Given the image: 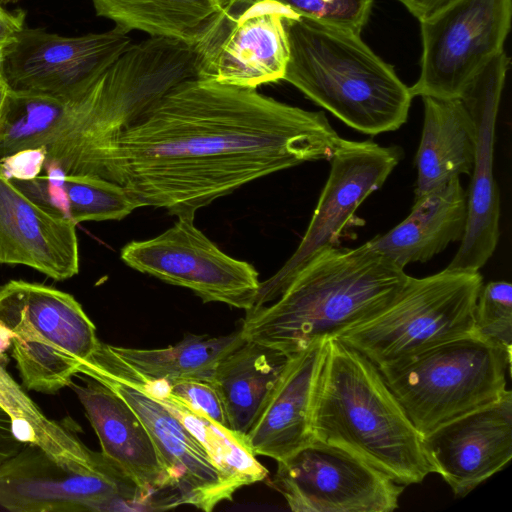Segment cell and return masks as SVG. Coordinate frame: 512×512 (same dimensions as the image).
I'll return each instance as SVG.
<instances>
[{
	"mask_svg": "<svg viewBox=\"0 0 512 512\" xmlns=\"http://www.w3.org/2000/svg\"><path fill=\"white\" fill-rule=\"evenodd\" d=\"M15 333L2 321H0V365L4 366L8 362L6 352L12 348V339Z\"/></svg>",
	"mask_w": 512,
	"mask_h": 512,
	"instance_id": "38",
	"label": "cell"
},
{
	"mask_svg": "<svg viewBox=\"0 0 512 512\" xmlns=\"http://www.w3.org/2000/svg\"><path fill=\"white\" fill-rule=\"evenodd\" d=\"M98 16L129 32L197 44L214 25L224 0H91Z\"/></svg>",
	"mask_w": 512,
	"mask_h": 512,
	"instance_id": "25",
	"label": "cell"
},
{
	"mask_svg": "<svg viewBox=\"0 0 512 512\" xmlns=\"http://www.w3.org/2000/svg\"><path fill=\"white\" fill-rule=\"evenodd\" d=\"M24 23V11L8 12L5 9L0 11V49L13 40L16 34L25 27Z\"/></svg>",
	"mask_w": 512,
	"mask_h": 512,
	"instance_id": "35",
	"label": "cell"
},
{
	"mask_svg": "<svg viewBox=\"0 0 512 512\" xmlns=\"http://www.w3.org/2000/svg\"><path fill=\"white\" fill-rule=\"evenodd\" d=\"M431 473L464 497L512 458V392L422 437Z\"/></svg>",
	"mask_w": 512,
	"mask_h": 512,
	"instance_id": "18",
	"label": "cell"
},
{
	"mask_svg": "<svg viewBox=\"0 0 512 512\" xmlns=\"http://www.w3.org/2000/svg\"><path fill=\"white\" fill-rule=\"evenodd\" d=\"M272 486L295 512H391L404 486L317 440L277 462Z\"/></svg>",
	"mask_w": 512,
	"mask_h": 512,
	"instance_id": "16",
	"label": "cell"
},
{
	"mask_svg": "<svg viewBox=\"0 0 512 512\" xmlns=\"http://www.w3.org/2000/svg\"><path fill=\"white\" fill-rule=\"evenodd\" d=\"M24 445L14 437L11 420L0 407V464L17 453Z\"/></svg>",
	"mask_w": 512,
	"mask_h": 512,
	"instance_id": "36",
	"label": "cell"
},
{
	"mask_svg": "<svg viewBox=\"0 0 512 512\" xmlns=\"http://www.w3.org/2000/svg\"><path fill=\"white\" fill-rule=\"evenodd\" d=\"M131 371L141 386L169 409L197 438L225 480L236 491L267 477L268 470L257 460L245 436L217 423L202 411L174 396L163 380H148L132 369Z\"/></svg>",
	"mask_w": 512,
	"mask_h": 512,
	"instance_id": "27",
	"label": "cell"
},
{
	"mask_svg": "<svg viewBox=\"0 0 512 512\" xmlns=\"http://www.w3.org/2000/svg\"><path fill=\"white\" fill-rule=\"evenodd\" d=\"M164 382L174 396L202 411L217 423L228 427L224 403L213 383L196 379Z\"/></svg>",
	"mask_w": 512,
	"mask_h": 512,
	"instance_id": "33",
	"label": "cell"
},
{
	"mask_svg": "<svg viewBox=\"0 0 512 512\" xmlns=\"http://www.w3.org/2000/svg\"><path fill=\"white\" fill-rule=\"evenodd\" d=\"M79 373L116 393L137 414L172 478L180 505L210 512L230 501L236 490L225 480L205 448L183 423L141 386L131 369L100 342Z\"/></svg>",
	"mask_w": 512,
	"mask_h": 512,
	"instance_id": "10",
	"label": "cell"
},
{
	"mask_svg": "<svg viewBox=\"0 0 512 512\" xmlns=\"http://www.w3.org/2000/svg\"><path fill=\"white\" fill-rule=\"evenodd\" d=\"M71 382L94 429L102 454L137 487L146 510L181 506L174 482L146 427L111 389L86 376Z\"/></svg>",
	"mask_w": 512,
	"mask_h": 512,
	"instance_id": "19",
	"label": "cell"
},
{
	"mask_svg": "<svg viewBox=\"0 0 512 512\" xmlns=\"http://www.w3.org/2000/svg\"><path fill=\"white\" fill-rule=\"evenodd\" d=\"M7 94H8V87L3 82L0 84V123H1V118H2V114H3V109H4Z\"/></svg>",
	"mask_w": 512,
	"mask_h": 512,
	"instance_id": "39",
	"label": "cell"
},
{
	"mask_svg": "<svg viewBox=\"0 0 512 512\" xmlns=\"http://www.w3.org/2000/svg\"><path fill=\"white\" fill-rule=\"evenodd\" d=\"M0 506L13 512L145 510L135 484L108 459L99 469L77 470L32 443L0 464Z\"/></svg>",
	"mask_w": 512,
	"mask_h": 512,
	"instance_id": "11",
	"label": "cell"
},
{
	"mask_svg": "<svg viewBox=\"0 0 512 512\" xmlns=\"http://www.w3.org/2000/svg\"><path fill=\"white\" fill-rule=\"evenodd\" d=\"M120 256L132 269L187 288L205 303L244 311L252 308L261 282L253 265L220 250L191 218H177L154 238L127 243Z\"/></svg>",
	"mask_w": 512,
	"mask_h": 512,
	"instance_id": "12",
	"label": "cell"
},
{
	"mask_svg": "<svg viewBox=\"0 0 512 512\" xmlns=\"http://www.w3.org/2000/svg\"><path fill=\"white\" fill-rule=\"evenodd\" d=\"M132 44L118 26L80 36L24 27L1 49L3 81L11 91L73 101Z\"/></svg>",
	"mask_w": 512,
	"mask_h": 512,
	"instance_id": "14",
	"label": "cell"
},
{
	"mask_svg": "<svg viewBox=\"0 0 512 512\" xmlns=\"http://www.w3.org/2000/svg\"><path fill=\"white\" fill-rule=\"evenodd\" d=\"M0 264L24 265L56 281L80 268L76 223L42 208L1 173Z\"/></svg>",
	"mask_w": 512,
	"mask_h": 512,
	"instance_id": "20",
	"label": "cell"
},
{
	"mask_svg": "<svg viewBox=\"0 0 512 512\" xmlns=\"http://www.w3.org/2000/svg\"><path fill=\"white\" fill-rule=\"evenodd\" d=\"M298 17L272 0L224 3L214 25L193 46L196 78L253 89L283 80L289 59L285 19Z\"/></svg>",
	"mask_w": 512,
	"mask_h": 512,
	"instance_id": "13",
	"label": "cell"
},
{
	"mask_svg": "<svg viewBox=\"0 0 512 512\" xmlns=\"http://www.w3.org/2000/svg\"><path fill=\"white\" fill-rule=\"evenodd\" d=\"M285 27L284 81L361 133L378 135L405 124L410 87L359 32L306 17L285 19Z\"/></svg>",
	"mask_w": 512,
	"mask_h": 512,
	"instance_id": "4",
	"label": "cell"
},
{
	"mask_svg": "<svg viewBox=\"0 0 512 512\" xmlns=\"http://www.w3.org/2000/svg\"><path fill=\"white\" fill-rule=\"evenodd\" d=\"M328 338L289 356L287 364L245 435L251 451L282 461L309 444V416Z\"/></svg>",
	"mask_w": 512,
	"mask_h": 512,
	"instance_id": "21",
	"label": "cell"
},
{
	"mask_svg": "<svg viewBox=\"0 0 512 512\" xmlns=\"http://www.w3.org/2000/svg\"><path fill=\"white\" fill-rule=\"evenodd\" d=\"M342 140L322 111L190 78L62 175L97 176L122 186L138 208L194 219L199 209L257 179L330 161Z\"/></svg>",
	"mask_w": 512,
	"mask_h": 512,
	"instance_id": "1",
	"label": "cell"
},
{
	"mask_svg": "<svg viewBox=\"0 0 512 512\" xmlns=\"http://www.w3.org/2000/svg\"><path fill=\"white\" fill-rule=\"evenodd\" d=\"M245 340L240 328L222 336L189 333L178 343L159 349L107 346L121 362L148 380L211 382L219 363Z\"/></svg>",
	"mask_w": 512,
	"mask_h": 512,
	"instance_id": "26",
	"label": "cell"
},
{
	"mask_svg": "<svg viewBox=\"0 0 512 512\" xmlns=\"http://www.w3.org/2000/svg\"><path fill=\"white\" fill-rule=\"evenodd\" d=\"M482 285L479 271L445 268L422 278L410 276L387 307L334 337L379 366L476 336L474 311Z\"/></svg>",
	"mask_w": 512,
	"mask_h": 512,
	"instance_id": "7",
	"label": "cell"
},
{
	"mask_svg": "<svg viewBox=\"0 0 512 512\" xmlns=\"http://www.w3.org/2000/svg\"><path fill=\"white\" fill-rule=\"evenodd\" d=\"M309 430L312 439L355 456L404 487L431 473L421 435L377 366L335 337L327 340Z\"/></svg>",
	"mask_w": 512,
	"mask_h": 512,
	"instance_id": "3",
	"label": "cell"
},
{
	"mask_svg": "<svg viewBox=\"0 0 512 512\" xmlns=\"http://www.w3.org/2000/svg\"><path fill=\"white\" fill-rule=\"evenodd\" d=\"M258 0H224V3H251ZM311 18L361 32L374 0H272Z\"/></svg>",
	"mask_w": 512,
	"mask_h": 512,
	"instance_id": "32",
	"label": "cell"
},
{
	"mask_svg": "<svg viewBox=\"0 0 512 512\" xmlns=\"http://www.w3.org/2000/svg\"><path fill=\"white\" fill-rule=\"evenodd\" d=\"M511 19L512 0H452L420 20L422 55L412 96L460 98L504 51Z\"/></svg>",
	"mask_w": 512,
	"mask_h": 512,
	"instance_id": "9",
	"label": "cell"
},
{
	"mask_svg": "<svg viewBox=\"0 0 512 512\" xmlns=\"http://www.w3.org/2000/svg\"><path fill=\"white\" fill-rule=\"evenodd\" d=\"M288 358L280 351L246 339L219 363L211 383L221 395L231 430L247 434Z\"/></svg>",
	"mask_w": 512,
	"mask_h": 512,
	"instance_id": "24",
	"label": "cell"
},
{
	"mask_svg": "<svg viewBox=\"0 0 512 512\" xmlns=\"http://www.w3.org/2000/svg\"><path fill=\"white\" fill-rule=\"evenodd\" d=\"M419 21L452 0H397Z\"/></svg>",
	"mask_w": 512,
	"mask_h": 512,
	"instance_id": "37",
	"label": "cell"
},
{
	"mask_svg": "<svg viewBox=\"0 0 512 512\" xmlns=\"http://www.w3.org/2000/svg\"><path fill=\"white\" fill-rule=\"evenodd\" d=\"M192 45L161 37L132 44L79 98L45 148L46 175H59L75 159L116 135L169 89L196 78Z\"/></svg>",
	"mask_w": 512,
	"mask_h": 512,
	"instance_id": "5",
	"label": "cell"
},
{
	"mask_svg": "<svg viewBox=\"0 0 512 512\" xmlns=\"http://www.w3.org/2000/svg\"><path fill=\"white\" fill-rule=\"evenodd\" d=\"M56 186L64 213L74 223L122 220L137 205L117 183L92 175H47Z\"/></svg>",
	"mask_w": 512,
	"mask_h": 512,
	"instance_id": "30",
	"label": "cell"
},
{
	"mask_svg": "<svg viewBox=\"0 0 512 512\" xmlns=\"http://www.w3.org/2000/svg\"><path fill=\"white\" fill-rule=\"evenodd\" d=\"M0 407L9 416L12 433L18 441L40 446L62 465L95 470L105 464L101 452L89 449L71 428L48 418L2 365Z\"/></svg>",
	"mask_w": 512,
	"mask_h": 512,
	"instance_id": "28",
	"label": "cell"
},
{
	"mask_svg": "<svg viewBox=\"0 0 512 512\" xmlns=\"http://www.w3.org/2000/svg\"><path fill=\"white\" fill-rule=\"evenodd\" d=\"M401 158L398 146L342 140L330 159L329 176L301 242L274 275L260 282L252 308L274 301L314 254L336 245L356 210L381 188Z\"/></svg>",
	"mask_w": 512,
	"mask_h": 512,
	"instance_id": "15",
	"label": "cell"
},
{
	"mask_svg": "<svg viewBox=\"0 0 512 512\" xmlns=\"http://www.w3.org/2000/svg\"><path fill=\"white\" fill-rule=\"evenodd\" d=\"M19 0H0L1 5L17 3Z\"/></svg>",
	"mask_w": 512,
	"mask_h": 512,
	"instance_id": "41",
	"label": "cell"
},
{
	"mask_svg": "<svg viewBox=\"0 0 512 512\" xmlns=\"http://www.w3.org/2000/svg\"><path fill=\"white\" fill-rule=\"evenodd\" d=\"M477 337L511 355L512 286L504 280L483 284L474 311Z\"/></svg>",
	"mask_w": 512,
	"mask_h": 512,
	"instance_id": "31",
	"label": "cell"
},
{
	"mask_svg": "<svg viewBox=\"0 0 512 512\" xmlns=\"http://www.w3.org/2000/svg\"><path fill=\"white\" fill-rule=\"evenodd\" d=\"M511 355L477 336L435 346L377 366L421 437L499 400Z\"/></svg>",
	"mask_w": 512,
	"mask_h": 512,
	"instance_id": "6",
	"label": "cell"
},
{
	"mask_svg": "<svg viewBox=\"0 0 512 512\" xmlns=\"http://www.w3.org/2000/svg\"><path fill=\"white\" fill-rule=\"evenodd\" d=\"M1 6H2V5L0 4V7H1Z\"/></svg>",
	"mask_w": 512,
	"mask_h": 512,
	"instance_id": "42",
	"label": "cell"
},
{
	"mask_svg": "<svg viewBox=\"0 0 512 512\" xmlns=\"http://www.w3.org/2000/svg\"><path fill=\"white\" fill-rule=\"evenodd\" d=\"M509 64V57L502 51L474 77L460 97L474 120L476 149L466 191V230L447 269L479 271L498 244L500 198L493 159L497 114Z\"/></svg>",
	"mask_w": 512,
	"mask_h": 512,
	"instance_id": "17",
	"label": "cell"
},
{
	"mask_svg": "<svg viewBox=\"0 0 512 512\" xmlns=\"http://www.w3.org/2000/svg\"><path fill=\"white\" fill-rule=\"evenodd\" d=\"M0 321L15 333L11 355L23 385L41 393L70 386L100 343L74 296L40 283L10 280L0 286Z\"/></svg>",
	"mask_w": 512,
	"mask_h": 512,
	"instance_id": "8",
	"label": "cell"
},
{
	"mask_svg": "<svg viewBox=\"0 0 512 512\" xmlns=\"http://www.w3.org/2000/svg\"><path fill=\"white\" fill-rule=\"evenodd\" d=\"M71 103L8 89L0 123V161L22 151L45 149L65 124Z\"/></svg>",
	"mask_w": 512,
	"mask_h": 512,
	"instance_id": "29",
	"label": "cell"
},
{
	"mask_svg": "<svg viewBox=\"0 0 512 512\" xmlns=\"http://www.w3.org/2000/svg\"><path fill=\"white\" fill-rule=\"evenodd\" d=\"M467 224V192L455 177L415 198L408 216L369 244L398 266L423 263L461 241Z\"/></svg>",
	"mask_w": 512,
	"mask_h": 512,
	"instance_id": "22",
	"label": "cell"
},
{
	"mask_svg": "<svg viewBox=\"0 0 512 512\" xmlns=\"http://www.w3.org/2000/svg\"><path fill=\"white\" fill-rule=\"evenodd\" d=\"M422 99L424 120L416 153L415 198L461 174L470 175L476 149L474 120L461 98Z\"/></svg>",
	"mask_w": 512,
	"mask_h": 512,
	"instance_id": "23",
	"label": "cell"
},
{
	"mask_svg": "<svg viewBox=\"0 0 512 512\" xmlns=\"http://www.w3.org/2000/svg\"><path fill=\"white\" fill-rule=\"evenodd\" d=\"M45 149L22 151L0 161V173L8 179H29L44 168Z\"/></svg>",
	"mask_w": 512,
	"mask_h": 512,
	"instance_id": "34",
	"label": "cell"
},
{
	"mask_svg": "<svg viewBox=\"0 0 512 512\" xmlns=\"http://www.w3.org/2000/svg\"><path fill=\"white\" fill-rule=\"evenodd\" d=\"M3 76H2V51L0 49V84L3 83Z\"/></svg>",
	"mask_w": 512,
	"mask_h": 512,
	"instance_id": "40",
	"label": "cell"
},
{
	"mask_svg": "<svg viewBox=\"0 0 512 512\" xmlns=\"http://www.w3.org/2000/svg\"><path fill=\"white\" fill-rule=\"evenodd\" d=\"M409 275L369 242L328 246L314 254L272 302L245 311L241 330L287 356L377 314L400 294Z\"/></svg>",
	"mask_w": 512,
	"mask_h": 512,
	"instance_id": "2",
	"label": "cell"
}]
</instances>
